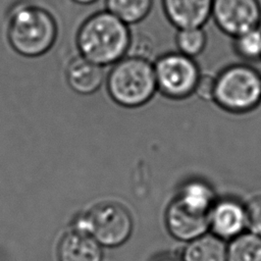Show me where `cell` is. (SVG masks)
Masks as SVG:
<instances>
[{
    "label": "cell",
    "mask_w": 261,
    "mask_h": 261,
    "mask_svg": "<svg viewBox=\"0 0 261 261\" xmlns=\"http://www.w3.org/2000/svg\"><path fill=\"white\" fill-rule=\"evenodd\" d=\"M214 89V76L202 73L198 85L196 87L195 94L205 101H212Z\"/></svg>",
    "instance_id": "obj_20"
},
{
    "label": "cell",
    "mask_w": 261,
    "mask_h": 261,
    "mask_svg": "<svg viewBox=\"0 0 261 261\" xmlns=\"http://www.w3.org/2000/svg\"><path fill=\"white\" fill-rule=\"evenodd\" d=\"M211 18L223 34L234 38L260 28L261 2L260 0H213Z\"/></svg>",
    "instance_id": "obj_7"
},
{
    "label": "cell",
    "mask_w": 261,
    "mask_h": 261,
    "mask_svg": "<svg viewBox=\"0 0 261 261\" xmlns=\"http://www.w3.org/2000/svg\"><path fill=\"white\" fill-rule=\"evenodd\" d=\"M168 21L177 30L203 28L211 18L213 0H161Z\"/></svg>",
    "instance_id": "obj_10"
},
{
    "label": "cell",
    "mask_w": 261,
    "mask_h": 261,
    "mask_svg": "<svg viewBox=\"0 0 261 261\" xmlns=\"http://www.w3.org/2000/svg\"><path fill=\"white\" fill-rule=\"evenodd\" d=\"M212 102L231 114H246L261 104V73L246 62L223 67L214 76Z\"/></svg>",
    "instance_id": "obj_4"
},
{
    "label": "cell",
    "mask_w": 261,
    "mask_h": 261,
    "mask_svg": "<svg viewBox=\"0 0 261 261\" xmlns=\"http://www.w3.org/2000/svg\"><path fill=\"white\" fill-rule=\"evenodd\" d=\"M71 1L79 5H92L95 2H97L98 0H71Z\"/></svg>",
    "instance_id": "obj_22"
},
{
    "label": "cell",
    "mask_w": 261,
    "mask_h": 261,
    "mask_svg": "<svg viewBox=\"0 0 261 261\" xmlns=\"http://www.w3.org/2000/svg\"><path fill=\"white\" fill-rule=\"evenodd\" d=\"M106 90L111 100L124 108L147 104L157 92L153 63L145 57L126 55L111 65L106 75Z\"/></svg>",
    "instance_id": "obj_3"
},
{
    "label": "cell",
    "mask_w": 261,
    "mask_h": 261,
    "mask_svg": "<svg viewBox=\"0 0 261 261\" xmlns=\"http://www.w3.org/2000/svg\"><path fill=\"white\" fill-rule=\"evenodd\" d=\"M222 239L204 233L191 241L182 251V261H227V247Z\"/></svg>",
    "instance_id": "obj_14"
},
{
    "label": "cell",
    "mask_w": 261,
    "mask_h": 261,
    "mask_svg": "<svg viewBox=\"0 0 261 261\" xmlns=\"http://www.w3.org/2000/svg\"><path fill=\"white\" fill-rule=\"evenodd\" d=\"M153 7V0H105L107 11L127 25L144 20Z\"/></svg>",
    "instance_id": "obj_15"
},
{
    "label": "cell",
    "mask_w": 261,
    "mask_h": 261,
    "mask_svg": "<svg viewBox=\"0 0 261 261\" xmlns=\"http://www.w3.org/2000/svg\"><path fill=\"white\" fill-rule=\"evenodd\" d=\"M133 219L125 207L115 202L99 203L79 215L72 229L90 234L103 247L124 244L133 231Z\"/></svg>",
    "instance_id": "obj_5"
},
{
    "label": "cell",
    "mask_w": 261,
    "mask_h": 261,
    "mask_svg": "<svg viewBox=\"0 0 261 261\" xmlns=\"http://www.w3.org/2000/svg\"><path fill=\"white\" fill-rule=\"evenodd\" d=\"M177 51L195 58L203 53L207 45V36L203 28H188L177 30L175 36Z\"/></svg>",
    "instance_id": "obj_17"
},
{
    "label": "cell",
    "mask_w": 261,
    "mask_h": 261,
    "mask_svg": "<svg viewBox=\"0 0 261 261\" xmlns=\"http://www.w3.org/2000/svg\"><path fill=\"white\" fill-rule=\"evenodd\" d=\"M246 228V204L233 197L217 198L209 212L211 232L223 241H231Z\"/></svg>",
    "instance_id": "obj_8"
},
{
    "label": "cell",
    "mask_w": 261,
    "mask_h": 261,
    "mask_svg": "<svg viewBox=\"0 0 261 261\" xmlns=\"http://www.w3.org/2000/svg\"><path fill=\"white\" fill-rule=\"evenodd\" d=\"M154 261H182L181 258H178L174 255H170V254H165L162 255L160 257H158L157 259H155Z\"/></svg>",
    "instance_id": "obj_21"
},
{
    "label": "cell",
    "mask_w": 261,
    "mask_h": 261,
    "mask_svg": "<svg viewBox=\"0 0 261 261\" xmlns=\"http://www.w3.org/2000/svg\"><path fill=\"white\" fill-rule=\"evenodd\" d=\"M247 228L250 232L261 237V195L252 198L246 204Z\"/></svg>",
    "instance_id": "obj_19"
},
{
    "label": "cell",
    "mask_w": 261,
    "mask_h": 261,
    "mask_svg": "<svg viewBox=\"0 0 261 261\" xmlns=\"http://www.w3.org/2000/svg\"><path fill=\"white\" fill-rule=\"evenodd\" d=\"M174 199L195 212L209 215L217 196L208 180L201 177H190L179 186Z\"/></svg>",
    "instance_id": "obj_13"
},
{
    "label": "cell",
    "mask_w": 261,
    "mask_h": 261,
    "mask_svg": "<svg viewBox=\"0 0 261 261\" xmlns=\"http://www.w3.org/2000/svg\"><path fill=\"white\" fill-rule=\"evenodd\" d=\"M227 261H261V237L243 232L230 241Z\"/></svg>",
    "instance_id": "obj_16"
},
{
    "label": "cell",
    "mask_w": 261,
    "mask_h": 261,
    "mask_svg": "<svg viewBox=\"0 0 261 261\" xmlns=\"http://www.w3.org/2000/svg\"><path fill=\"white\" fill-rule=\"evenodd\" d=\"M232 48L237 56L246 63L261 60V30L255 29L232 38Z\"/></svg>",
    "instance_id": "obj_18"
},
{
    "label": "cell",
    "mask_w": 261,
    "mask_h": 261,
    "mask_svg": "<svg viewBox=\"0 0 261 261\" xmlns=\"http://www.w3.org/2000/svg\"><path fill=\"white\" fill-rule=\"evenodd\" d=\"M104 67L82 55L72 57L65 69V79L69 88L79 95H93L102 86L105 79Z\"/></svg>",
    "instance_id": "obj_11"
},
{
    "label": "cell",
    "mask_w": 261,
    "mask_h": 261,
    "mask_svg": "<svg viewBox=\"0 0 261 261\" xmlns=\"http://www.w3.org/2000/svg\"><path fill=\"white\" fill-rule=\"evenodd\" d=\"M132 40L128 25L106 9L87 17L75 39L79 54L103 67L126 56Z\"/></svg>",
    "instance_id": "obj_2"
},
{
    "label": "cell",
    "mask_w": 261,
    "mask_h": 261,
    "mask_svg": "<svg viewBox=\"0 0 261 261\" xmlns=\"http://www.w3.org/2000/svg\"><path fill=\"white\" fill-rule=\"evenodd\" d=\"M165 224L174 239L189 243L207 232L209 215L195 212L173 198L165 211Z\"/></svg>",
    "instance_id": "obj_9"
},
{
    "label": "cell",
    "mask_w": 261,
    "mask_h": 261,
    "mask_svg": "<svg viewBox=\"0 0 261 261\" xmlns=\"http://www.w3.org/2000/svg\"><path fill=\"white\" fill-rule=\"evenodd\" d=\"M101 245L90 234L71 229L60 240L59 261H101Z\"/></svg>",
    "instance_id": "obj_12"
},
{
    "label": "cell",
    "mask_w": 261,
    "mask_h": 261,
    "mask_svg": "<svg viewBox=\"0 0 261 261\" xmlns=\"http://www.w3.org/2000/svg\"><path fill=\"white\" fill-rule=\"evenodd\" d=\"M157 91L171 100H184L195 94L202 74L195 58L178 51L160 55L153 63Z\"/></svg>",
    "instance_id": "obj_6"
},
{
    "label": "cell",
    "mask_w": 261,
    "mask_h": 261,
    "mask_svg": "<svg viewBox=\"0 0 261 261\" xmlns=\"http://www.w3.org/2000/svg\"><path fill=\"white\" fill-rule=\"evenodd\" d=\"M6 36L17 54L36 58L52 49L58 37V25L54 15L44 6L19 1L8 11Z\"/></svg>",
    "instance_id": "obj_1"
}]
</instances>
